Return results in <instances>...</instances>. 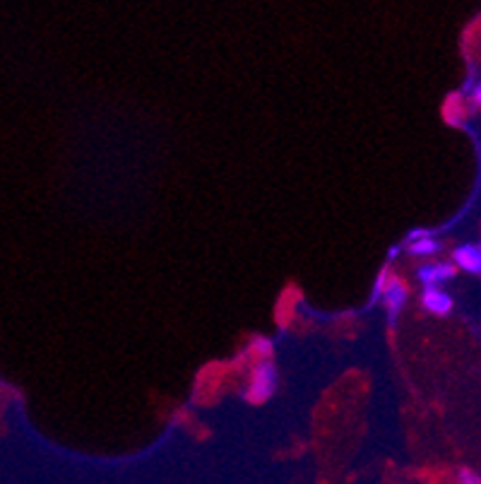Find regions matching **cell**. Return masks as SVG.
Here are the masks:
<instances>
[{
  "instance_id": "obj_1",
  "label": "cell",
  "mask_w": 481,
  "mask_h": 484,
  "mask_svg": "<svg viewBox=\"0 0 481 484\" xmlns=\"http://www.w3.org/2000/svg\"><path fill=\"white\" fill-rule=\"evenodd\" d=\"M277 366L272 359H257L253 366V374H250L248 388H245V400L250 405H265V402L277 393Z\"/></svg>"
},
{
  "instance_id": "obj_2",
  "label": "cell",
  "mask_w": 481,
  "mask_h": 484,
  "mask_svg": "<svg viewBox=\"0 0 481 484\" xmlns=\"http://www.w3.org/2000/svg\"><path fill=\"white\" fill-rule=\"evenodd\" d=\"M407 299H409V287L404 284V279L392 277L390 287L385 289L383 299H380V301H383V306H385V311H388L390 325L397 323V318H400V313H402L404 304H407Z\"/></svg>"
},
{
  "instance_id": "obj_3",
  "label": "cell",
  "mask_w": 481,
  "mask_h": 484,
  "mask_svg": "<svg viewBox=\"0 0 481 484\" xmlns=\"http://www.w3.org/2000/svg\"><path fill=\"white\" fill-rule=\"evenodd\" d=\"M455 275H457V267L453 263H424L416 270V279H419V284H424V289L441 287L443 282L453 279Z\"/></svg>"
},
{
  "instance_id": "obj_4",
  "label": "cell",
  "mask_w": 481,
  "mask_h": 484,
  "mask_svg": "<svg viewBox=\"0 0 481 484\" xmlns=\"http://www.w3.org/2000/svg\"><path fill=\"white\" fill-rule=\"evenodd\" d=\"M453 304H455L453 296L441 287H428L421 291V306L428 313H433V316H448L453 311Z\"/></svg>"
},
{
  "instance_id": "obj_5",
  "label": "cell",
  "mask_w": 481,
  "mask_h": 484,
  "mask_svg": "<svg viewBox=\"0 0 481 484\" xmlns=\"http://www.w3.org/2000/svg\"><path fill=\"white\" fill-rule=\"evenodd\" d=\"M453 265L457 270L472 272V275H481V253L477 243H462L453 250Z\"/></svg>"
},
{
  "instance_id": "obj_6",
  "label": "cell",
  "mask_w": 481,
  "mask_h": 484,
  "mask_svg": "<svg viewBox=\"0 0 481 484\" xmlns=\"http://www.w3.org/2000/svg\"><path fill=\"white\" fill-rule=\"evenodd\" d=\"M441 248H443V243L438 241V238H433V236H426V238H419V241H409L407 243V253L416 255V258H428V255H436Z\"/></svg>"
},
{
  "instance_id": "obj_7",
  "label": "cell",
  "mask_w": 481,
  "mask_h": 484,
  "mask_svg": "<svg viewBox=\"0 0 481 484\" xmlns=\"http://www.w3.org/2000/svg\"><path fill=\"white\" fill-rule=\"evenodd\" d=\"M392 277H395V275L390 272V265H383V267H380L378 277H375V287H373V301L383 299V294H385V289L390 287Z\"/></svg>"
},
{
  "instance_id": "obj_8",
  "label": "cell",
  "mask_w": 481,
  "mask_h": 484,
  "mask_svg": "<svg viewBox=\"0 0 481 484\" xmlns=\"http://www.w3.org/2000/svg\"><path fill=\"white\" fill-rule=\"evenodd\" d=\"M250 349L257 354V359H272V342L265 340V337H255L250 342Z\"/></svg>"
},
{
  "instance_id": "obj_9",
  "label": "cell",
  "mask_w": 481,
  "mask_h": 484,
  "mask_svg": "<svg viewBox=\"0 0 481 484\" xmlns=\"http://www.w3.org/2000/svg\"><path fill=\"white\" fill-rule=\"evenodd\" d=\"M457 482L460 484H481V475L469 468H462L460 472H457Z\"/></svg>"
},
{
  "instance_id": "obj_10",
  "label": "cell",
  "mask_w": 481,
  "mask_h": 484,
  "mask_svg": "<svg viewBox=\"0 0 481 484\" xmlns=\"http://www.w3.org/2000/svg\"><path fill=\"white\" fill-rule=\"evenodd\" d=\"M472 99H474V104H477V107H481V83H479V85H474Z\"/></svg>"
}]
</instances>
